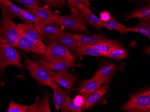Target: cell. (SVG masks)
I'll return each instance as SVG.
<instances>
[{
    "instance_id": "obj_1",
    "label": "cell",
    "mask_w": 150,
    "mask_h": 112,
    "mask_svg": "<svg viewBox=\"0 0 150 112\" xmlns=\"http://www.w3.org/2000/svg\"><path fill=\"white\" fill-rule=\"evenodd\" d=\"M126 112H150V88L139 90L129 96V100L120 107Z\"/></svg>"
},
{
    "instance_id": "obj_2",
    "label": "cell",
    "mask_w": 150,
    "mask_h": 112,
    "mask_svg": "<svg viewBox=\"0 0 150 112\" xmlns=\"http://www.w3.org/2000/svg\"><path fill=\"white\" fill-rule=\"evenodd\" d=\"M70 14L61 16L59 18L60 28L64 31L82 32L88 34L87 24L77 7H69Z\"/></svg>"
},
{
    "instance_id": "obj_3",
    "label": "cell",
    "mask_w": 150,
    "mask_h": 112,
    "mask_svg": "<svg viewBox=\"0 0 150 112\" xmlns=\"http://www.w3.org/2000/svg\"><path fill=\"white\" fill-rule=\"evenodd\" d=\"M25 66L31 76L41 85H47L54 81L56 74L37 60L26 59Z\"/></svg>"
},
{
    "instance_id": "obj_4",
    "label": "cell",
    "mask_w": 150,
    "mask_h": 112,
    "mask_svg": "<svg viewBox=\"0 0 150 112\" xmlns=\"http://www.w3.org/2000/svg\"><path fill=\"white\" fill-rule=\"evenodd\" d=\"M21 56L15 47L6 43H0V73L7 67L13 66L23 70Z\"/></svg>"
},
{
    "instance_id": "obj_5",
    "label": "cell",
    "mask_w": 150,
    "mask_h": 112,
    "mask_svg": "<svg viewBox=\"0 0 150 112\" xmlns=\"http://www.w3.org/2000/svg\"><path fill=\"white\" fill-rule=\"evenodd\" d=\"M44 55L46 61L49 62L75 63L76 57L69 49L56 42L48 44Z\"/></svg>"
},
{
    "instance_id": "obj_6",
    "label": "cell",
    "mask_w": 150,
    "mask_h": 112,
    "mask_svg": "<svg viewBox=\"0 0 150 112\" xmlns=\"http://www.w3.org/2000/svg\"><path fill=\"white\" fill-rule=\"evenodd\" d=\"M19 36L16 25L12 19L1 20L0 22V43H6L15 47Z\"/></svg>"
},
{
    "instance_id": "obj_7",
    "label": "cell",
    "mask_w": 150,
    "mask_h": 112,
    "mask_svg": "<svg viewBox=\"0 0 150 112\" xmlns=\"http://www.w3.org/2000/svg\"><path fill=\"white\" fill-rule=\"evenodd\" d=\"M44 39L48 44L52 42H56L71 51L75 48L77 44L73 34L62 29L55 34L46 37Z\"/></svg>"
},
{
    "instance_id": "obj_8",
    "label": "cell",
    "mask_w": 150,
    "mask_h": 112,
    "mask_svg": "<svg viewBox=\"0 0 150 112\" xmlns=\"http://www.w3.org/2000/svg\"><path fill=\"white\" fill-rule=\"evenodd\" d=\"M59 11H56L54 13L53 17L49 20L39 24H33L39 34L43 39L48 36L55 34L61 29L59 26Z\"/></svg>"
},
{
    "instance_id": "obj_9",
    "label": "cell",
    "mask_w": 150,
    "mask_h": 112,
    "mask_svg": "<svg viewBox=\"0 0 150 112\" xmlns=\"http://www.w3.org/2000/svg\"><path fill=\"white\" fill-rule=\"evenodd\" d=\"M15 47L27 52H33L40 56H44L48 46L44 42L39 43L33 42L20 35Z\"/></svg>"
},
{
    "instance_id": "obj_10",
    "label": "cell",
    "mask_w": 150,
    "mask_h": 112,
    "mask_svg": "<svg viewBox=\"0 0 150 112\" xmlns=\"http://www.w3.org/2000/svg\"><path fill=\"white\" fill-rule=\"evenodd\" d=\"M47 85L52 88L54 92V104L57 110L59 111L66 102L71 99L70 91L67 89L63 90L59 84L54 81Z\"/></svg>"
},
{
    "instance_id": "obj_11",
    "label": "cell",
    "mask_w": 150,
    "mask_h": 112,
    "mask_svg": "<svg viewBox=\"0 0 150 112\" xmlns=\"http://www.w3.org/2000/svg\"><path fill=\"white\" fill-rule=\"evenodd\" d=\"M73 35L76 42L84 45H95L112 40L101 32L94 35L85 34H74Z\"/></svg>"
},
{
    "instance_id": "obj_12",
    "label": "cell",
    "mask_w": 150,
    "mask_h": 112,
    "mask_svg": "<svg viewBox=\"0 0 150 112\" xmlns=\"http://www.w3.org/2000/svg\"><path fill=\"white\" fill-rule=\"evenodd\" d=\"M16 29L19 35L33 42H43V39L40 35L33 24L19 23L16 25Z\"/></svg>"
},
{
    "instance_id": "obj_13",
    "label": "cell",
    "mask_w": 150,
    "mask_h": 112,
    "mask_svg": "<svg viewBox=\"0 0 150 112\" xmlns=\"http://www.w3.org/2000/svg\"><path fill=\"white\" fill-rule=\"evenodd\" d=\"M35 60L43 64L45 67L50 69L54 73H58L62 70L69 69L72 67H82L84 64L76 63L66 62H49L45 58L40 56L35 57Z\"/></svg>"
},
{
    "instance_id": "obj_14",
    "label": "cell",
    "mask_w": 150,
    "mask_h": 112,
    "mask_svg": "<svg viewBox=\"0 0 150 112\" xmlns=\"http://www.w3.org/2000/svg\"><path fill=\"white\" fill-rule=\"evenodd\" d=\"M76 76L68 72V69L62 70L56 73L54 81L63 87L71 91L77 81Z\"/></svg>"
},
{
    "instance_id": "obj_15",
    "label": "cell",
    "mask_w": 150,
    "mask_h": 112,
    "mask_svg": "<svg viewBox=\"0 0 150 112\" xmlns=\"http://www.w3.org/2000/svg\"><path fill=\"white\" fill-rule=\"evenodd\" d=\"M77 7L84 19H86L93 27L102 31L104 22L93 14L90 8H88V5L79 4L77 6Z\"/></svg>"
},
{
    "instance_id": "obj_16",
    "label": "cell",
    "mask_w": 150,
    "mask_h": 112,
    "mask_svg": "<svg viewBox=\"0 0 150 112\" xmlns=\"http://www.w3.org/2000/svg\"><path fill=\"white\" fill-rule=\"evenodd\" d=\"M110 83H105L103 86L95 90L90 94L82 95L84 97V104L83 105L84 110H86L91 107L93 105L96 103L101 97L108 92L109 87Z\"/></svg>"
},
{
    "instance_id": "obj_17",
    "label": "cell",
    "mask_w": 150,
    "mask_h": 112,
    "mask_svg": "<svg viewBox=\"0 0 150 112\" xmlns=\"http://www.w3.org/2000/svg\"><path fill=\"white\" fill-rule=\"evenodd\" d=\"M0 6L3 19H12L21 14L23 9L11 2L9 0H0Z\"/></svg>"
},
{
    "instance_id": "obj_18",
    "label": "cell",
    "mask_w": 150,
    "mask_h": 112,
    "mask_svg": "<svg viewBox=\"0 0 150 112\" xmlns=\"http://www.w3.org/2000/svg\"><path fill=\"white\" fill-rule=\"evenodd\" d=\"M115 64H109L99 69L94 74L93 78L97 80L101 84L108 82L117 71Z\"/></svg>"
},
{
    "instance_id": "obj_19",
    "label": "cell",
    "mask_w": 150,
    "mask_h": 112,
    "mask_svg": "<svg viewBox=\"0 0 150 112\" xmlns=\"http://www.w3.org/2000/svg\"><path fill=\"white\" fill-rule=\"evenodd\" d=\"M101 87V84L94 78L82 82L76 88V91L81 95L90 94Z\"/></svg>"
},
{
    "instance_id": "obj_20",
    "label": "cell",
    "mask_w": 150,
    "mask_h": 112,
    "mask_svg": "<svg viewBox=\"0 0 150 112\" xmlns=\"http://www.w3.org/2000/svg\"><path fill=\"white\" fill-rule=\"evenodd\" d=\"M71 51L80 59L84 56H98L102 55L98 52L96 51L92 48L90 45H84L77 42L76 47Z\"/></svg>"
},
{
    "instance_id": "obj_21",
    "label": "cell",
    "mask_w": 150,
    "mask_h": 112,
    "mask_svg": "<svg viewBox=\"0 0 150 112\" xmlns=\"http://www.w3.org/2000/svg\"><path fill=\"white\" fill-rule=\"evenodd\" d=\"M23 23L27 24H39L42 22L39 17L31 9H23L21 14L18 17Z\"/></svg>"
},
{
    "instance_id": "obj_22",
    "label": "cell",
    "mask_w": 150,
    "mask_h": 112,
    "mask_svg": "<svg viewBox=\"0 0 150 112\" xmlns=\"http://www.w3.org/2000/svg\"><path fill=\"white\" fill-rule=\"evenodd\" d=\"M128 32L139 33L147 37L150 38V19H139V24L135 27L127 28Z\"/></svg>"
},
{
    "instance_id": "obj_23",
    "label": "cell",
    "mask_w": 150,
    "mask_h": 112,
    "mask_svg": "<svg viewBox=\"0 0 150 112\" xmlns=\"http://www.w3.org/2000/svg\"><path fill=\"white\" fill-rule=\"evenodd\" d=\"M119 43L117 40L113 41L112 40L108 42H103L90 46L94 51L100 53L102 56L106 57L107 54Z\"/></svg>"
},
{
    "instance_id": "obj_24",
    "label": "cell",
    "mask_w": 150,
    "mask_h": 112,
    "mask_svg": "<svg viewBox=\"0 0 150 112\" xmlns=\"http://www.w3.org/2000/svg\"><path fill=\"white\" fill-rule=\"evenodd\" d=\"M138 18L139 19H150V6H146L140 9H136L129 13L125 17V21L131 18Z\"/></svg>"
},
{
    "instance_id": "obj_25",
    "label": "cell",
    "mask_w": 150,
    "mask_h": 112,
    "mask_svg": "<svg viewBox=\"0 0 150 112\" xmlns=\"http://www.w3.org/2000/svg\"><path fill=\"white\" fill-rule=\"evenodd\" d=\"M103 27L108 30H116L121 34H126L128 32L127 28L125 27L123 25L118 22L116 17H111L108 21L104 22Z\"/></svg>"
},
{
    "instance_id": "obj_26",
    "label": "cell",
    "mask_w": 150,
    "mask_h": 112,
    "mask_svg": "<svg viewBox=\"0 0 150 112\" xmlns=\"http://www.w3.org/2000/svg\"><path fill=\"white\" fill-rule=\"evenodd\" d=\"M127 56V51L119 43L107 54L105 57L109 58L114 60H122L126 58Z\"/></svg>"
},
{
    "instance_id": "obj_27",
    "label": "cell",
    "mask_w": 150,
    "mask_h": 112,
    "mask_svg": "<svg viewBox=\"0 0 150 112\" xmlns=\"http://www.w3.org/2000/svg\"><path fill=\"white\" fill-rule=\"evenodd\" d=\"M32 10L39 17L42 22L49 20L53 17L54 15V13L51 11L47 6L46 7L39 6L38 8Z\"/></svg>"
},
{
    "instance_id": "obj_28",
    "label": "cell",
    "mask_w": 150,
    "mask_h": 112,
    "mask_svg": "<svg viewBox=\"0 0 150 112\" xmlns=\"http://www.w3.org/2000/svg\"><path fill=\"white\" fill-rule=\"evenodd\" d=\"M81 108L76 105L73 100L70 99L64 104L60 109L63 112H81L82 111Z\"/></svg>"
},
{
    "instance_id": "obj_29",
    "label": "cell",
    "mask_w": 150,
    "mask_h": 112,
    "mask_svg": "<svg viewBox=\"0 0 150 112\" xmlns=\"http://www.w3.org/2000/svg\"><path fill=\"white\" fill-rule=\"evenodd\" d=\"M50 97L48 93H46L43 96L42 102H40L39 107L37 112H51L50 106Z\"/></svg>"
},
{
    "instance_id": "obj_30",
    "label": "cell",
    "mask_w": 150,
    "mask_h": 112,
    "mask_svg": "<svg viewBox=\"0 0 150 112\" xmlns=\"http://www.w3.org/2000/svg\"><path fill=\"white\" fill-rule=\"evenodd\" d=\"M29 106L17 103L11 100L7 112H26Z\"/></svg>"
},
{
    "instance_id": "obj_31",
    "label": "cell",
    "mask_w": 150,
    "mask_h": 112,
    "mask_svg": "<svg viewBox=\"0 0 150 112\" xmlns=\"http://www.w3.org/2000/svg\"><path fill=\"white\" fill-rule=\"evenodd\" d=\"M16 1L29 9H35L40 6L36 0H16Z\"/></svg>"
},
{
    "instance_id": "obj_32",
    "label": "cell",
    "mask_w": 150,
    "mask_h": 112,
    "mask_svg": "<svg viewBox=\"0 0 150 112\" xmlns=\"http://www.w3.org/2000/svg\"><path fill=\"white\" fill-rule=\"evenodd\" d=\"M93 0H67V3L69 7H77L79 4L90 5L89 1Z\"/></svg>"
},
{
    "instance_id": "obj_33",
    "label": "cell",
    "mask_w": 150,
    "mask_h": 112,
    "mask_svg": "<svg viewBox=\"0 0 150 112\" xmlns=\"http://www.w3.org/2000/svg\"><path fill=\"white\" fill-rule=\"evenodd\" d=\"M40 104V97H37L36 101L33 104L30 105L27 110V112H37Z\"/></svg>"
},
{
    "instance_id": "obj_34",
    "label": "cell",
    "mask_w": 150,
    "mask_h": 112,
    "mask_svg": "<svg viewBox=\"0 0 150 112\" xmlns=\"http://www.w3.org/2000/svg\"><path fill=\"white\" fill-rule=\"evenodd\" d=\"M100 19L101 20L105 22L108 21L111 18V15L107 11H103L100 13Z\"/></svg>"
},
{
    "instance_id": "obj_35",
    "label": "cell",
    "mask_w": 150,
    "mask_h": 112,
    "mask_svg": "<svg viewBox=\"0 0 150 112\" xmlns=\"http://www.w3.org/2000/svg\"><path fill=\"white\" fill-rule=\"evenodd\" d=\"M73 101L76 105L80 106L81 107L84 105V97L82 95H77L76 96Z\"/></svg>"
},
{
    "instance_id": "obj_36",
    "label": "cell",
    "mask_w": 150,
    "mask_h": 112,
    "mask_svg": "<svg viewBox=\"0 0 150 112\" xmlns=\"http://www.w3.org/2000/svg\"><path fill=\"white\" fill-rule=\"evenodd\" d=\"M42 1L47 4V7H48L50 10L51 8L57 7L54 0H42Z\"/></svg>"
},
{
    "instance_id": "obj_37",
    "label": "cell",
    "mask_w": 150,
    "mask_h": 112,
    "mask_svg": "<svg viewBox=\"0 0 150 112\" xmlns=\"http://www.w3.org/2000/svg\"><path fill=\"white\" fill-rule=\"evenodd\" d=\"M57 7L62 8L66 5V0H54Z\"/></svg>"
},
{
    "instance_id": "obj_38",
    "label": "cell",
    "mask_w": 150,
    "mask_h": 112,
    "mask_svg": "<svg viewBox=\"0 0 150 112\" xmlns=\"http://www.w3.org/2000/svg\"><path fill=\"white\" fill-rule=\"evenodd\" d=\"M145 52L146 53V54H148V53H149L150 54V48H148V50H147V48L145 49Z\"/></svg>"
},
{
    "instance_id": "obj_39",
    "label": "cell",
    "mask_w": 150,
    "mask_h": 112,
    "mask_svg": "<svg viewBox=\"0 0 150 112\" xmlns=\"http://www.w3.org/2000/svg\"><path fill=\"white\" fill-rule=\"evenodd\" d=\"M134 0H129V2H131V1H133Z\"/></svg>"
}]
</instances>
